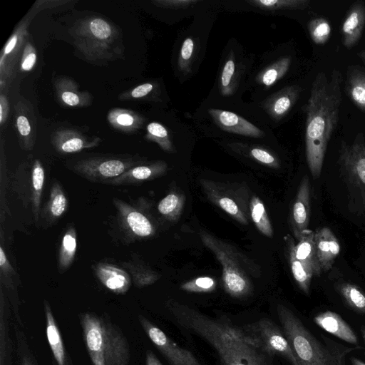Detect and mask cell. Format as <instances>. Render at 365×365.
I'll use <instances>...</instances> for the list:
<instances>
[{
	"mask_svg": "<svg viewBox=\"0 0 365 365\" xmlns=\"http://www.w3.org/2000/svg\"><path fill=\"white\" fill-rule=\"evenodd\" d=\"M166 307L175 322L204 339L214 349L222 365H273L271 356L254 345L240 327L225 318H214L174 299Z\"/></svg>",
	"mask_w": 365,
	"mask_h": 365,
	"instance_id": "1",
	"label": "cell"
},
{
	"mask_svg": "<svg viewBox=\"0 0 365 365\" xmlns=\"http://www.w3.org/2000/svg\"><path fill=\"white\" fill-rule=\"evenodd\" d=\"M342 80V74L337 69L329 75L318 73L304 106L306 158L314 178L321 175L328 144L338 125L343 100Z\"/></svg>",
	"mask_w": 365,
	"mask_h": 365,
	"instance_id": "2",
	"label": "cell"
},
{
	"mask_svg": "<svg viewBox=\"0 0 365 365\" xmlns=\"http://www.w3.org/2000/svg\"><path fill=\"white\" fill-rule=\"evenodd\" d=\"M85 346L93 365H129L130 347L120 327L106 314H78Z\"/></svg>",
	"mask_w": 365,
	"mask_h": 365,
	"instance_id": "3",
	"label": "cell"
},
{
	"mask_svg": "<svg viewBox=\"0 0 365 365\" xmlns=\"http://www.w3.org/2000/svg\"><path fill=\"white\" fill-rule=\"evenodd\" d=\"M69 32L76 49L90 62L103 64L123 55L119 29L103 18L89 16L78 19Z\"/></svg>",
	"mask_w": 365,
	"mask_h": 365,
	"instance_id": "4",
	"label": "cell"
},
{
	"mask_svg": "<svg viewBox=\"0 0 365 365\" xmlns=\"http://www.w3.org/2000/svg\"><path fill=\"white\" fill-rule=\"evenodd\" d=\"M200 237L222 267V280L225 291L235 298H243L251 294L250 277L260 276L259 266L233 245L204 230L200 231Z\"/></svg>",
	"mask_w": 365,
	"mask_h": 365,
	"instance_id": "5",
	"label": "cell"
},
{
	"mask_svg": "<svg viewBox=\"0 0 365 365\" xmlns=\"http://www.w3.org/2000/svg\"><path fill=\"white\" fill-rule=\"evenodd\" d=\"M277 313L298 365H344L345 354L354 349L349 347L340 351L326 346L284 304H277Z\"/></svg>",
	"mask_w": 365,
	"mask_h": 365,
	"instance_id": "6",
	"label": "cell"
},
{
	"mask_svg": "<svg viewBox=\"0 0 365 365\" xmlns=\"http://www.w3.org/2000/svg\"><path fill=\"white\" fill-rule=\"evenodd\" d=\"M337 163L353 211L365 215V136L362 132L351 143L341 140Z\"/></svg>",
	"mask_w": 365,
	"mask_h": 365,
	"instance_id": "7",
	"label": "cell"
},
{
	"mask_svg": "<svg viewBox=\"0 0 365 365\" xmlns=\"http://www.w3.org/2000/svg\"><path fill=\"white\" fill-rule=\"evenodd\" d=\"M200 185L207 199L242 225L250 222V191L240 183L200 179Z\"/></svg>",
	"mask_w": 365,
	"mask_h": 365,
	"instance_id": "8",
	"label": "cell"
},
{
	"mask_svg": "<svg viewBox=\"0 0 365 365\" xmlns=\"http://www.w3.org/2000/svg\"><path fill=\"white\" fill-rule=\"evenodd\" d=\"M240 328L254 345L268 355L279 356L291 365H298L283 331L269 319L262 318Z\"/></svg>",
	"mask_w": 365,
	"mask_h": 365,
	"instance_id": "9",
	"label": "cell"
},
{
	"mask_svg": "<svg viewBox=\"0 0 365 365\" xmlns=\"http://www.w3.org/2000/svg\"><path fill=\"white\" fill-rule=\"evenodd\" d=\"M139 163L131 158L93 157L76 162L72 169L88 180L107 184Z\"/></svg>",
	"mask_w": 365,
	"mask_h": 365,
	"instance_id": "10",
	"label": "cell"
},
{
	"mask_svg": "<svg viewBox=\"0 0 365 365\" xmlns=\"http://www.w3.org/2000/svg\"><path fill=\"white\" fill-rule=\"evenodd\" d=\"M138 321L148 337L170 365H202L190 351L178 346L148 318L138 315Z\"/></svg>",
	"mask_w": 365,
	"mask_h": 365,
	"instance_id": "11",
	"label": "cell"
},
{
	"mask_svg": "<svg viewBox=\"0 0 365 365\" xmlns=\"http://www.w3.org/2000/svg\"><path fill=\"white\" fill-rule=\"evenodd\" d=\"M29 19H24L14 30L6 41L0 56L1 84L11 83L21 66L23 52L28 41Z\"/></svg>",
	"mask_w": 365,
	"mask_h": 365,
	"instance_id": "12",
	"label": "cell"
},
{
	"mask_svg": "<svg viewBox=\"0 0 365 365\" xmlns=\"http://www.w3.org/2000/svg\"><path fill=\"white\" fill-rule=\"evenodd\" d=\"M120 225L130 237L142 239L153 236L155 227L150 218L140 208L120 199H113Z\"/></svg>",
	"mask_w": 365,
	"mask_h": 365,
	"instance_id": "13",
	"label": "cell"
},
{
	"mask_svg": "<svg viewBox=\"0 0 365 365\" xmlns=\"http://www.w3.org/2000/svg\"><path fill=\"white\" fill-rule=\"evenodd\" d=\"M311 189L309 177L302 178L290 212V225L297 239L304 232L309 230Z\"/></svg>",
	"mask_w": 365,
	"mask_h": 365,
	"instance_id": "14",
	"label": "cell"
},
{
	"mask_svg": "<svg viewBox=\"0 0 365 365\" xmlns=\"http://www.w3.org/2000/svg\"><path fill=\"white\" fill-rule=\"evenodd\" d=\"M101 138H90L71 128H60L52 135L51 143L56 150L61 154L73 153L99 145Z\"/></svg>",
	"mask_w": 365,
	"mask_h": 365,
	"instance_id": "15",
	"label": "cell"
},
{
	"mask_svg": "<svg viewBox=\"0 0 365 365\" xmlns=\"http://www.w3.org/2000/svg\"><path fill=\"white\" fill-rule=\"evenodd\" d=\"M365 27V4L354 2L347 11L341 26V43L347 48H353L361 38Z\"/></svg>",
	"mask_w": 365,
	"mask_h": 365,
	"instance_id": "16",
	"label": "cell"
},
{
	"mask_svg": "<svg viewBox=\"0 0 365 365\" xmlns=\"http://www.w3.org/2000/svg\"><path fill=\"white\" fill-rule=\"evenodd\" d=\"M208 113L223 130L253 138H262L264 132L245 118L230 111L211 108Z\"/></svg>",
	"mask_w": 365,
	"mask_h": 365,
	"instance_id": "17",
	"label": "cell"
},
{
	"mask_svg": "<svg viewBox=\"0 0 365 365\" xmlns=\"http://www.w3.org/2000/svg\"><path fill=\"white\" fill-rule=\"evenodd\" d=\"M317 257L322 272H327L340 253L337 237L329 227H320L314 231Z\"/></svg>",
	"mask_w": 365,
	"mask_h": 365,
	"instance_id": "18",
	"label": "cell"
},
{
	"mask_svg": "<svg viewBox=\"0 0 365 365\" xmlns=\"http://www.w3.org/2000/svg\"><path fill=\"white\" fill-rule=\"evenodd\" d=\"M15 124L22 149L30 150L35 145L36 120L30 104L19 101L14 106Z\"/></svg>",
	"mask_w": 365,
	"mask_h": 365,
	"instance_id": "19",
	"label": "cell"
},
{
	"mask_svg": "<svg viewBox=\"0 0 365 365\" xmlns=\"http://www.w3.org/2000/svg\"><path fill=\"white\" fill-rule=\"evenodd\" d=\"M93 269L101 284L112 292L123 294L129 290L132 279L125 270L105 262L96 264Z\"/></svg>",
	"mask_w": 365,
	"mask_h": 365,
	"instance_id": "20",
	"label": "cell"
},
{
	"mask_svg": "<svg viewBox=\"0 0 365 365\" xmlns=\"http://www.w3.org/2000/svg\"><path fill=\"white\" fill-rule=\"evenodd\" d=\"M43 311L46 319V337L56 364L72 365L52 309L46 299L43 300Z\"/></svg>",
	"mask_w": 365,
	"mask_h": 365,
	"instance_id": "21",
	"label": "cell"
},
{
	"mask_svg": "<svg viewBox=\"0 0 365 365\" xmlns=\"http://www.w3.org/2000/svg\"><path fill=\"white\" fill-rule=\"evenodd\" d=\"M300 88L297 86H289L270 96L264 103L267 113L275 120L285 116L299 98Z\"/></svg>",
	"mask_w": 365,
	"mask_h": 365,
	"instance_id": "22",
	"label": "cell"
},
{
	"mask_svg": "<svg viewBox=\"0 0 365 365\" xmlns=\"http://www.w3.org/2000/svg\"><path fill=\"white\" fill-rule=\"evenodd\" d=\"M54 87L56 97L67 106L79 108L91 103V94L88 91H79L76 82L70 78L58 77L55 80Z\"/></svg>",
	"mask_w": 365,
	"mask_h": 365,
	"instance_id": "23",
	"label": "cell"
},
{
	"mask_svg": "<svg viewBox=\"0 0 365 365\" xmlns=\"http://www.w3.org/2000/svg\"><path fill=\"white\" fill-rule=\"evenodd\" d=\"M314 323L334 336L353 344H358V338L351 327L336 312L325 311L314 317Z\"/></svg>",
	"mask_w": 365,
	"mask_h": 365,
	"instance_id": "24",
	"label": "cell"
},
{
	"mask_svg": "<svg viewBox=\"0 0 365 365\" xmlns=\"http://www.w3.org/2000/svg\"><path fill=\"white\" fill-rule=\"evenodd\" d=\"M167 165L163 161H157L147 165H138L130 168L107 184L121 185L153 180L165 173Z\"/></svg>",
	"mask_w": 365,
	"mask_h": 365,
	"instance_id": "25",
	"label": "cell"
},
{
	"mask_svg": "<svg viewBox=\"0 0 365 365\" xmlns=\"http://www.w3.org/2000/svg\"><path fill=\"white\" fill-rule=\"evenodd\" d=\"M295 242L294 252L296 257L313 274L319 277L322 273L319 264L314 241V231L308 230L301 234Z\"/></svg>",
	"mask_w": 365,
	"mask_h": 365,
	"instance_id": "26",
	"label": "cell"
},
{
	"mask_svg": "<svg viewBox=\"0 0 365 365\" xmlns=\"http://www.w3.org/2000/svg\"><path fill=\"white\" fill-rule=\"evenodd\" d=\"M286 253L294 280L299 289L306 294H309L313 274L299 261L295 255V240L289 234L284 237Z\"/></svg>",
	"mask_w": 365,
	"mask_h": 365,
	"instance_id": "27",
	"label": "cell"
},
{
	"mask_svg": "<svg viewBox=\"0 0 365 365\" xmlns=\"http://www.w3.org/2000/svg\"><path fill=\"white\" fill-rule=\"evenodd\" d=\"M344 86L348 97L365 113V71L361 66L347 68Z\"/></svg>",
	"mask_w": 365,
	"mask_h": 365,
	"instance_id": "28",
	"label": "cell"
},
{
	"mask_svg": "<svg viewBox=\"0 0 365 365\" xmlns=\"http://www.w3.org/2000/svg\"><path fill=\"white\" fill-rule=\"evenodd\" d=\"M77 248V235L76 228L69 225L61 240L58 255V270L61 273L65 272L72 264Z\"/></svg>",
	"mask_w": 365,
	"mask_h": 365,
	"instance_id": "29",
	"label": "cell"
},
{
	"mask_svg": "<svg viewBox=\"0 0 365 365\" xmlns=\"http://www.w3.org/2000/svg\"><path fill=\"white\" fill-rule=\"evenodd\" d=\"M68 202L65 192L58 181H55L50 190L43 216L49 223L58 220L68 210Z\"/></svg>",
	"mask_w": 365,
	"mask_h": 365,
	"instance_id": "30",
	"label": "cell"
},
{
	"mask_svg": "<svg viewBox=\"0 0 365 365\" xmlns=\"http://www.w3.org/2000/svg\"><path fill=\"white\" fill-rule=\"evenodd\" d=\"M108 120L114 128L127 133L136 131L144 122L138 113L121 108L111 110L108 114Z\"/></svg>",
	"mask_w": 365,
	"mask_h": 365,
	"instance_id": "31",
	"label": "cell"
},
{
	"mask_svg": "<svg viewBox=\"0 0 365 365\" xmlns=\"http://www.w3.org/2000/svg\"><path fill=\"white\" fill-rule=\"evenodd\" d=\"M123 264L129 271L134 284L138 288L150 285L160 277L159 274L141 261L130 260L123 263Z\"/></svg>",
	"mask_w": 365,
	"mask_h": 365,
	"instance_id": "32",
	"label": "cell"
},
{
	"mask_svg": "<svg viewBox=\"0 0 365 365\" xmlns=\"http://www.w3.org/2000/svg\"><path fill=\"white\" fill-rule=\"evenodd\" d=\"M45 180V172L40 160H35L31 170V200L36 222L38 220L41 195Z\"/></svg>",
	"mask_w": 365,
	"mask_h": 365,
	"instance_id": "33",
	"label": "cell"
},
{
	"mask_svg": "<svg viewBox=\"0 0 365 365\" xmlns=\"http://www.w3.org/2000/svg\"><path fill=\"white\" fill-rule=\"evenodd\" d=\"M292 58L290 56L282 57L274 63L263 69L257 76L258 83L266 87L273 86L277 81L282 78L288 71Z\"/></svg>",
	"mask_w": 365,
	"mask_h": 365,
	"instance_id": "34",
	"label": "cell"
},
{
	"mask_svg": "<svg viewBox=\"0 0 365 365\" xmlns=\"http://www.w3.org/2000/svg\"><path fill=\"white\" fill-rule=\"evenodd\" d=\"M336 289L350 307L359 313L365 314V293L360 287L341 282L336 284Z\"/></svg>",
	"mask_w": 365,
	"mask_h": 365,
	"instance_id": "35",
	"label": "cell"
},
{
	"mask_svg": "<svg viewBox=\"0 0 365 365\" xmlns=\"http://www.w3.org/2000/svg\"><path fill=\"white\" fill-rule=\"evenodd\" d=\"M250 211L251 219L258 230L264 235L272 237L273 236L272 224L262 201L256 195H253L250 199Z\"/></svg>",
	"mask_w": 365,
	"mask_h": 365,
	"instance_id": "36",
	"label": "cell"
},
{
	"mask_svg": "<svg viewBox=\"0 0 365 365\" xmlns=\"http://www.w3.org/2000/svg\"><path fill=\"white\" fill-rule=\"evenodd\" d=\"M185 203V196L177 192L171 191L158 203V210L165 217L175 220L181 214Z\"/></svg>",
	"mask_w": 365,
	"mask_h": 365,
	"instance_id": "37",
	"label": "cell"
},
{
	"mask_svg": "<svg viewBox=\"0 0 365 365\" xmlns=\"http://www.w3.org/2000/svg\"><path fill=\"white\" fill-rule=\"evenodd\" d=\"M146 138L156 143L164 151L175 153L168 131L160 123L152 122L147 125Z\"/></svg>",
	"mask_w": 365,
	"mask_h": 365,
	"instance_id": "38",
	"label": "cell"
},
{
	"mask_svg": "<svg viewBox=\"0 0 365 365\" xmlns=\"http://www.w3.org/2000/svg\"><path fill=\"white\" fill-rule=\"evenodd\" d=\"M308 31L312 41L317 45L326 43L331 34L330 23L323 17H316L308 23Z\"/></svg>",
	"mask_w": 365,
	"mask_h": 365,
	"instance_id": "39",
	"label": "cell"
},
{
	"mask_svg": "<svg viewBox=\"0 0 365 365\" xmlns=\"http://www.w3.org/2000/svg\"><path fill=\"white\" fill-rule=\"evenodd\" d=\"M247 2L267 10L304 9L310 4L309 0H252Z\"/></svg>",
	"mask_w": 365,
	"mask_h": 365,
	"instance_id": "40",
	"label": "cell"
},
{
	"mask_svg": "<svg viewBox=\"0 0 365 365\" xmlns=\"http://www.w3.org/2000/svg\"><path fill=\"white\" fill-rule=\"evenodd\" d=\"M16 273L10 264L2 245L0 247V277L1 284H4L11 294L16 292L14 278Z\"/></svg>",
	"mask_w": 365,
	"mask_h": 365,
	"instance_id": "41",
	"label": "cell"
},
{
	"mask_svg": "<svg viewBox=\"0 0 365 365\" xmlns=\"http://www.w3.org/2000/svg\"><path fill=\"white\" fill-rule=\"evenodd\" d=\"M216 281L210 277H200L180 285V289L188 292L206 293L214 291Z\"/></svg>",
	"mask_w": 365,
	"mask_h": 365,
	"instance_id": "42",
	"label": "cell"
},
{
	"mask_svg": "<svg viewBox=\"0 0 365 365\" xmlns=\"http://www.w3.org/2000/svg\"><path fill=\"white\" fill-rule=\"evenodd\" d=\"M235 72V63L233 57H230L225 62L222 71L220 89L223 96L232 93V79Z\"/></svg>",
	"mask_w": 365,
	"mask_h": 365,
	"instance_id": "43",
	"label": "cell"
},
{
	"mask_svg": "<svg viewBox=\"0 0 365 365\" xmlns=\"http://www.w3.org/2000/svg\"><path fill=\"white\" fill-rule=\"evenodd\" d=\"M195 50L194 41L191 37L186 38L181 46L179 53L178 66L179 70L184 72L190 71V66L193 57Z\"/></svg>",
	"mask_w": 365,
	"mask_h": 365,
	"instance_id": "44",
	"label": "cell"
},
{
	"mask_svg": "<svg viewBox=\"0 0 365 365\" xmlns=\"http://www.w3.org/2000/svg\"><path fill=\"white\" fill-rule=\"evenodd\" d=\"M4 299L1 293V322H0V365H7V336L6 321L4 320Z\"/></svg>",
	"mask_w": 365,
	"mask_h": 365,
	"instance_id": "45",
	"label": "cell"
},
{
	"mask_svg": "<svg viewBox=\"0 0 365 365\" xmlns=\"http://www.w3.org/2000/svg\"><path fill=\"white\" fill-rule=\"evenodd\" d=\"M36 61V51L32 43L28 39L21 61V70L22 71H31L34 66Z\"/></svg>",
	"mask_w": 365,
	"mask_h": 365,
	"instance_id": "46",
	"label": "cell"
},
{
	"mask_svg": "<svg viewBox=\"0 0 365 365\" xmlns=\"http://www.w3.org/2000/svg\"><path fill=\"white\" fill-rule=\"evenodd\" d=\"M251 156L258 162L272 168H278V160L269 151L261 148H253L250 150Z\"/></svg>",
	"mask_w": 365,
	"mask_h": 365,
	"instance_id": "47",
	"label": "cell"
},
{
	"mask_svg": "<svg viewBox=\"0 0 365 365\" xmlns=\"http://www.w3.org/2000/svg\"><path fill=\"white\" fill-rule=\"evenodd\" d=\"M154 88L153 84L146 83L139 85L132 91L125 93L119 96L120 99H139L147 96Z\"/></svg>",
	"mask_w": 365,
	"mask_h": 365,
	"instance_id": "48",
	"label": "cell"
},
{
	"mask_svg": "<svg viewBox=\"0 0 365 365\" xmlns=\"http://www.w3.org/2000/svg\"><path fill=\"white\" fill-rule=\"evenodd\" d=\"M196 0H156L153 1L158 6L171 9L185 8L192 4H196Z\"/></svg>",
	"mask_w": 365,
	"mask_h": 365,
	"instance_id": "49",
	"label": "cell"
},
{
	"mask_svg": "<svg viewBox=\"0 0 365 365\" xmlns=\"http://www.w3.org/2000/svg\"><path fill=\"white\" fill-rule=\"evenodd\" d=\"M9 103L6 97L4 94L0 96V124L2 125L7 120L9 114Z\"/></svg>",
	"mask_w": 365,
	"mask_h": 365,
	"instance_id": "50",
	"label": "cell"
},
{
	"mask_svg": "<svg viewBox=\"0 0 365 365\" xmlns=\"http://www.w3.org/2000/svg\"><path fill=\"white\" fill-rule=\"evenodd\" d=\"M145 365H163L151 350L145 352Z\"/></svg>",
	"mask_w": 365,
	"mask_h": 365,
	"instance_id": "51",
	"label": "cell"
},
{
	"mask_svg": "<svg viewBox=\"0 0 365 365\" xmlns=\"http://www.w3.org/2000/svg\"><path fill=\"white\" fill-rule=\"evenodd\" d=\"M21 365H36V364L30 354H25L21 356Z\"/></svg>",
	"mask_w": 365,
	"mask_h": 365,
	"instance_id": "52",
	"label": "cell"
},
{
	"mask_svg": "<svg viewBox=\"0 0 365 365\" xmlns=\"http://www.w3.org/2000/svg\"><path fill=\"white\" fill-rule=\"evenodd\" d=\"M351 362L352 365H365V362L362 361L361 360L356 357H351Z\"/></svg>",
	"mask_w": 365,
	"mask_h": 365,
	"instance_id": "53",
	"label": "cell"
},
{
	"mask_svg": "<svg viewBox=\"0 0 365 365\" xmlns=\"http://www.w3.org/2000/svg\"><path fill=\"white\" fill-rule=\"evenodd\" d=\"M361 333H362V336H363V339H364V343H365V327H363L361 328Z\"/></svg>",
	"mask_w": 365,
	"mask_h": 365,
	"instance_id": "54",
	"label": "cell"
},
{
	"mask_svg": "<svg viewBox=\"0 0 365 365\" xmlns=\"http://www.w3.org/2000/svg\"><path fill=\"white\" fill-rule=\"evenodd\" d=\"M361 58L363 59V61H364V62L365 63V49L361 53Z\"/></svg>",
	"mask_w": 365,
	"mask_h": 365,
	"instance_id": "55",
	"label": "cell"
}]
</instances>
